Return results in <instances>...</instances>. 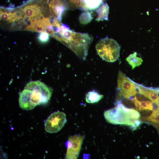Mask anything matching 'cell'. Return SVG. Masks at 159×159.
<instances>
[{
    "instance_id": "cell-13",
    "label": "cell",
    "mask_w": 159,
    "mask_h": 159,
    "mask_svg": "<svg viewBox=\"0 0 159 159\" xmlns=\"http://www.w3.org/2000/svg\"><path fill=\"white\" fill-rule=\"evenodd\" d=\"M103 0H82L83 9L93 10L98 7L102 3Z\"/></svg>"
},
{
    "instance_id": "cell-3",
    "label": "cell",
    "mask_w": 159,
    "mask_h": 159,
    "mask_svg": "<svg viewBox=\"0 0 159 159\" xmlns=\"http://www.w3.org/2000/svg\"><path fill=\"white\" fill-rule=\"evenodd\" d=\"M98 55L109 62L116 61L119 57L120 47L115 40L107 37L100 40L96 45Z\"/></svg>"
},
{
    "instance_id": "cell-4",
    "label": "cell",
    "mask_w": 159,
    "mask_h": 159,
    "mask_svg": "<svg viewBox=\"0 0 159 159\" xmlns=\"http://www.w3.org/2000/svg\"><path fill=\"white\" fill-rule=\"evenodd\" d=\"M104 115L106 120L109 123L130 126L134 130L141 122L140 120L132 118L120 107L117 106L105 111Z\"/></svg>"
},
{
    "instance_id": "cell-15",
    "label": "cell",
    "mask_w": 159,
    "mask_h": 159,
    "mask_svg": "<svg viewBox=\"0 0 159 159\" xmlns=\"http://www.w3.org/2000/svg\"><path fill=\"white\" fill-rule=\"evenodd\" d=\"M92 17L90 12H86L82 13L79 17V20L82 24H86L91 21Z\"/></svg>"
},
{
    "instance_id": "cell-6",
    "label": "cell",
    "mask_w": 159,
    "mask_h": 159,
    "mask_svg": "<svg viewBox=\"0 0 159 159\" xmlns=\"http://www.w3.org/2000/svg\"><path fill=\"white\" fill-rule=\"evenodd\" d=\"M66 115L63 112H56L48 117L44 124L45 130L47 132L54 133L59 131L66 122Z\"/></svg>"
},
{
    "instance_id": "cell-19",
    "label": "cell",
    "mask_w": 159,
    "mask_h": 159,
    "mask_svg": "<svg viewBox=\"0 0 159 159\" xmlns=\"http://www.w3.org/2000/svg\"><path fill=\"white\" fill-rule=\"evenodd\" d=\"M9 13L6 12H1L0 17L2 20L8 21L9 19Z\"/></svg>"
},
{
    "instance_id": "cell-2",
    "label": "cell",
    "mask_w": 159,
    "mask_h": 159,
    "mask_svg": "<svg viewBox=\"0 0 159 159\" xmlns=\"http://www.w3.org/2000/svg\"><path fill=\"white\" fill-rule=\"evenodd\" d=\"M92 38L87 34L71 30L63 43L73 51L82 60L85 59Z\"/></svg>"
},
{
    "instance_id": "cell-14",
    "label": "cell",
    "mask_w": 159,
    "mask_h": 159,
    "mask_svg": "<svg viewBox=\"0 0 159 159\" xmlns=\"http://www.w3.org/2000/svg\"><path fill=\"white\" fill-rule=\"evenodd\" d=\"M103 97V95H100L95 91H91L87 93L85 100L88 103H93L99 102Z\"/></svg>"
},
{
    "instance_id": "cell-18",
    "label": "cell",
    "mask_w": 159,
    "mask_h": 159,
    "mask_svg": "<svg viewBox=\"0 0 159 159\" xmlns=\"http://www.w3.org/2000/svg\"><path fill=\"white\" fill-rule=\"evenodd\" d=\"M39 40L42 42H45L47 41L49 39V34L45 32H42L39 34Z\"/></svg>"
},
{
    "instance_id": "cell-1",
    "label": "cell",
    "mask_w": 159,
    "mask_h": 159,
    "mask_svg": "<svg viewBox=\"0 0 159 159\" xmlns=\"http://www.w3.org/2000/svg\"><path fill=\"white\" fill-rule=\"evenodd\" d=\"M52 90L44 83L38 80L28 82L19 93V103L22 109L30 110L50 100Z\"/></svg>"
},
{
    "instance_id": "cell-5",
    "label": "cell",
    "mask_w": 159,
    "mask_h": 159,
    "mask_svg": "<svg viewBox=\"0 0 159 159\" xmlns=\"http://www.w3.org/2000/svg\"><path fill=\"white\" fill-rule=\"evenodd\" d=\"M117 84V98L130 99L137 93L134 82L126 77L120 70L118 72Z\"/></svg>"
},
{
    "instance_id": "cell-17",
    "label": "cell",
    "mask_w": 159,
    "mask_h": 159,
    "mask_svg": "<svg viewBox=\"0 0 159 159\" xmlns=\"http://www.w3.org/2000/svg\"><path fill=\"white\" fill-rule=\"evenodd\" d=\"M141 109H148L153 110V106L152 102L150 100H143L140 102Z\"/></svg>"
},
{
    "instance_id": "cell-7",
    "label": "cell",
    "mask_w": 159,
    "mask_h": 159,
    "mask_svg": "<svg viewBox=\"0 0 159 159\" xmlns=\"http://www.w3.org/2000/svg\"><path fill=\"white\" fill-rule=\"evenodd\" d=\"M84 135H74L69 137L66 143L67 150L65 158L76 159L78 157Z\"/></svg>"
},
{
    "instance_id": "cell-10",
    "label": "cell",
    "mask_w": 159,
    "mask_h": 159,
    "mask_svg": "<svg viewBox=\"0 0 159 159\" xmlns=\"http://www.w3.org/2000/svg\"><path fill=\"white\" fill-rule=\"evenodd\" d=\"M23 11L25 15L29 18L39 17L41 15L40 7L35 4L25 6L23 9Z\"/></svg>"
},
{
    "instance_id": "cell-16",
    "label": "cell",
    "mask_w": 159,
    "mask_h": 159,
    "mask_svg": "<svg viewBox=\"0 0 159 159\" xmlns=\"http://www.w3.org/2000/svg\"><path fill=\"white\" fill-rule=\"evenodd\" d=\"M124 99L120 100L122 104L125 107L133 109L136 110V107L133 100L129 99Z\"/></svg>"
},
{
    "instance_id": "cell-9",
    "label": "cell",
    "mask_w": 159,
    "mask_h": 159,
    "mask_svg": "<svg viewBox=\"0 0 159 159\" xmlns=\"http://www.w3.org/2000/svg\"><path fill=\"white\" fill-rule=\"evenodd\" d=\"M140 120L153 125L156 128L159 134V107L154 108L149 116Z\"/></svg>"
},
{
    "instance_id": "cell-8",
    "label": "cell",
    "mask_w": 159,
    "mask_h": 159,
    "mask_svg": "<svg viewBox=\"0 0 159 159\" xmlns=\"http://www.w3.org/2000/svg\"><path fill=\"white\" fill-rule=\"evenodd\" d=\"M49 7L51 14L60 20L66 9L64 3L61 0H52L49 4Z\"/></svg>"
},
{
    "instance_id": "cell-11",
    "label": "cell",
    "mask_w": 159,
    "mask_h": 159,
    "mask_svg": "<svg viewBox=\"0 0 159 159\" xmlns=\"http://www.w3.org/2000/svg\"><path fill=\"white\" fill-rule=\"evenodd\" d=\"M97 16L96 19L97 21L101 20H108V15L109 13V6L105 2L96 10Z\"/></svg>"
},
{
    "instance_id": "cell-12",
    "label": "cell",
    "mask_w": 159,
    "mask_h": 159,
    "mask_svg": "<svg viewBox=\"0 0 159 159\" xmlns=\"http://www.w3.org/2000/svg\"><path fill=\"white\" fill-rule=\"evenodd\" d=\"M137 52H135L130 54L126 58L127 61L132 67V69L136 67L140 66L143 62L142 58L137 57Z\"/></svg>"
}]
</instances>
